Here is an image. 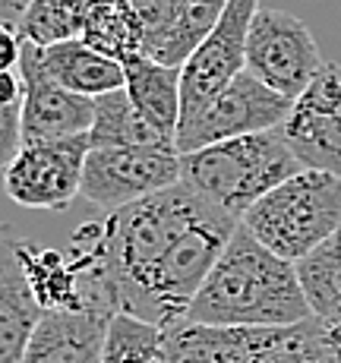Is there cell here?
I'll use <instances>...</instances> for the list:
<instances>
[{"mask_svg": "<svg viewBox=\"0 0 341 363\" xmlns=\"http://www.w3.org/2000/svg\"><path fill=\"white\" fill-rule=\"evenodd\" d=\"M240 225L288 262H301L341 228V177L301 167L250 206Z\"/></svg>", "mask_w": 341, "mask_h": 363, "instance_id": "277c9868", "label": "cell"}, {"mask_svg": "<svg viewBox=\"0 0 341 363\" xmlns=\"http://www.w3.org/2000/svg\"><path fill=\"white\" fill-rule=\"evenodd\" d=\"M323 64L319 45L303 19L288 10H256L247 35V73L288 101H297Z\"/></svg>", "mask_w": 341, "mask_h": 363, "instance_id": "8992f818", "label": "cell"}, {"mask_svg": "<svg viewBox=\"0 0 341 363\" xmlns=\"http://www.w3.org/2000/svg\"><path fill=\"white\" fill-rule=\"evenodd\" d=\"M38 60L41 69L57 86H64L67 92L86 95V99H101V95L123 89V82H127L123 64L92 51L82 38L54 41V45L45 48L38 45Z\"/></svg>", "mask_w": 341, "mask_h": 363, "instance_id": "9a60e30c", "label": "cell"}, {"mask_svg": "<svg viewBox=\"0 0 341 363\" xmlns=\"http://www.w3.org/2000/svg\"><path fill=\"white\" fill-rule=\"evenodd\" d=\"M23 269L32 284V294L41 310H86L82 300V278L73 256L57 250H45L35 240L23 237Z\"/></svg>", "mask_w": 341, "mask_h": 363, "instance_id": "e0dca14e", "label": "cell"}, {"mask_svg": "<svg viewBox=\"0 0 341 363\" xmlns=\"http://www.w3.org/2000/svg\"><path fill=\"white\" fill-rule=\"evenodd\" d=\"M284 332L180 319L164 329L162 363H262Z\"/></svg>", "mask_w": 341, "mask_h": 363, "instance_id": "7c38bea8", "label": "cell"}, {"mask_svg": "<svg viewBox=\"0 0 341 363\" xmlns=\"http://www.w3.org/2000/svg\"><path fill=\"white\" fill-rule=\"evenodd\" d=\"M123 89H127L130 101L145 121L158 133L177 143L180 130V79H184V67H164L158 60L139 57L123 64Z\"/></svg>", "mask_w": 341, "mask_h": 363, "instance_id": "2e32d148", "label": "cell"}, {"mask_svg": "<svg viewBox=\"0 0 341 363\" xmlns=\"http://www.w3.org/2000/svg\"><path fill=\"white\" fill-rule=\"evenodd\" d=\"M23 237L0 225V363H19L41 319V303L23 269Z\"/></svg>", "mask_w": 341, "mask_h": 363, "instance_id": "5bb4252c", "label": "cell"}, {"mask_svg": "<svg viewBox=\"0 0 341 363\" xmlns=\"http://www.w3.org/2000/svg\"><path fill=\"white\" fill-rule=\"evenodd\" d=\"M19 76H23V143L82 136L92 130L95 99L67 92L64 86H57L41 69L35 41L23 45Z\"/></svg>", "mask_w": 341, "mask_h": 363, "instance_id": "8fae6325", "label": "cell"}, {"mask_svg": "<svg viewBox=\"0 0 341 363\" xmlns=\"http://www.w3.org/2000/svg\"><path fill=\"white\" fill-rule=\"evenodd\" d=\"M184 4L186 0H130V6L139 16V26H142V54H149L168 35Z\"/></svg>", "mask_w": 341, "mask_h": 363, "instance_id": "d4e9b609", "label": "cell"}, {"mask_svg": "<svg viewBox=\"0 0 341 363\" xmlns=\"http://www.w3.org/2000/svg\"><path fill=\"white\" fill-rule=\"evenodd\" d=\"M23 32L13 29V26L0 23V69H19V60H23Z\"/></svg>", "mask_w": 341, "mask_h": 363, "instance_id": "4316f807", "label": "cell"}, {"mask_svg": "<svg viewBox=\"0 0 341 363\" xmlns=\"http://www.w3.org/2000/svg\"><path fill=\"white\" fill-rule=\"evenodd\" d=\"M225 10H228V0H186L168 35L145 57L158 60L164 67H184L193 57V51L212 35L218 19L225 16Z\"/></svg>", "mask_w": 341, "mask_h": 363, "instance_id": "44dd1931", "label": "cell"}, {"mask_svg": "<svg viewBox=\"0 0 341 363\" xmlns=\"http://www.w3.org/2000/svg\"><path fill=\"white\" fill-rule=\"evenodd\" d=\"M262 363H341V329L316 316L291 325Z\"/></svg>", "mask_w": 341, "mask_h": 363, "instance_id": "603a6c76", "label": "cell"}, {"mask_svg": "<svg viewBox=\"0 0 341 363\" xmlns=\"http://www.w3.org/2000/svg\"><path fill=\"white\" fill-rule=\"evenodd\" d=\"M291 104L294 101L272 92L266 82H259L253 73L243 69L237 79L228 82L193 121L180 123L174 145H177L180 155H186V152L206 149V145L225 143V139L278 130L288 117Z\"/></svg>", "mask_w": 341, "mask_h": 363, "instance_id": "ba28073f", "label": "cell"}, {"mask_svg": "<svg viewBox=\"0 0 341 363\" xmlns=\"http://www.w3.org/2000/svg\"><path fill=\"white\" fill-rule=\"evenodd\" d=\"M177 184V145H101L89 149L82 171V196L104 215Z\"/></svg>", "mask_w": 341, "mask_h": 363, "instance_id": "5b68a950", "label": "cell"}, {"mask_svg": "<svg viewBox=\"0 0 341 363\" xmlns=\"http://www.w3.org/2000/svg\"><path fill=\"white\" fill-rule=\"evenodd\" d=\"M237 225L180 180L82 225L73 247H82L101 269L117 313L168 329L186 319Z\"/></svg>", "mask_w": 341, "mask_h": 363, "instance_id": "6da1fadb", "label": "cell"}, {"mask_svg": "<svg viewBox=\"0 0 341 363\" xmlns=\"http://www.w3.org/2000/svg\"><path fill=\"white\" fill-rule=\"evenodd\" d=\"M114 316L101 306L45 310L19 363H101L104 335Z\"/></svg>", "mask_w": 341, "mask_h": 363, "instance_id": "4fadbf2b", "label": "cell"}, {"mask_svg": "<svg viewBox=\"0 0 341 363\" xmlns=\"http://www.w3.org/2000/svg\"><path fill=\"white\" fill-rule=\"evenodd\" d=\"M0 104H23V76H19V69H0Z\"/></svg>", "mask_w": 341, "mask_h": 363, "instance_id": "83f0119b", "label": "cell"}, {"mask_svg": "<svg viewBox=\"0 0 341 363\" xmlns=\"http://www.w3.org/2000/svg\"><path fill=\"white\" fill-rule=\"evenodd\" d=\"M89 133L45 143H23L4 167V190L16 206L38 212H64L82 196V171L89 158Z\"/></svg>", "mask_w": 341, "mask_h": 363, "instance_id": "52a82bcc", "label": "cell"}, {"mask_svg": "<svg viewBox=\"0 0 341 363\" xmlns=\"http://www.w3.org/2000/svg\"><path fill=\"white\" fill-rule=\"evenodd\" d=\"M259 0H228L225 16L184 64L180 79V123L193 121L221 89L247 69V35Z\"/></svg>", "mask_w": 341, "mask_h": 363, "instance_id": "9c48e42d", "label": "cell"}, {"mask_svg": "<svg viewBox=\"0 0 341 363\" xmlns=\"http://www.w3.org/2000/svg\"><path fill=\"white\" fill-rule=\"evenodd\" d=\"M278 130L303 167L341 177V64H323Z\"/></svg>", "mask_w": 341, "mask_h": 363, "instance_id": "30bf717a", "label": "cell"}, {"mask_svg": "<svg viewBox=\"0 0 341 363\" xmlns=\"http://www.w3.org/2000/svg\"><path fill=\"white\" fill-rule=\"evenodd\" d=\"M95 4L99 0H32L19 32L26 41H35L41 48L54 41L79 38Z\"/></svg>", "mask_w": 341, "mask_h": 363, "instance_id": "7402d4cb", "label": "cell"}, {"mask_svg": "<svg viewBox=\"0 0 341 363\" xmlns=\"http://www.w3.org/2000/svg\"><path fill=\"white\" fill-rule=\"evenodd\" d=\"M23 149V104H0V167Z\"/></svg>", "mask_w": 341, "mask_h": 363, "instance_id": "484cf974", "label": "cell"}, {"mask_svg": "<svg viewBox=\"0 0 341 363\" xmlns=\"http://www.w3.org/2000/svg\"><path fill=\"white\" fill-rule=\"evenodd\" d=\"M29 4L32 0H0V23L19 29V26H23L26 10H29Z\"/></svg>", "mask_w": 341, "mask_h": 363, "instance_id": "f1b7e54d", "label": "cell"}, {"mask_svg": "<svg viewBox=\"0 0 341 363\" xmlns=\"http://www.w3.org/2000/svg\"><path fill=\"white\" fill-rule=\"evenodd\" d=\"M186 319L212 325L291 329L313 319L297 265L259 243L243 225L215 259Z\"/></svg>", "mask_w": 341, "mask_h": 363, "instance_id": "7a4b0ae2", "label": "cell"}, {"mask_svg": "<svg viewBox=\"0 0 341 363\" xmlns=\"http://www.w3.org/2000/svg\"><path fill=\"white\" fill-rule=\"evenodd\" d=\"M162 341L164 329L130 313H117L104 335L101 363H162Z\"/></svg>", "mask_w": 341, "mask_h": 363, "instance_id": "cb8c5ba5", "label": "cell"}, {"mask_svg": "<svg viewBox=\"0 0 341 363\" xmlns=\"http://www.w3.org/2000/svg\"><path fill=\"white\" fill-rule=\"evenodd\" d=\"M294 265L313 316L341 329V228Z\"/></svg>", "mask_w": 341, "mask_h": 363, "instance_id": "d6986e66", "label": "cell"}, {"mask_svg": "<svg viewBox=\"0 0 341 363\" xmlns=\"http://www.w3.org/2000/svg\"><path fill=\"white\" fill-rule=\"evenodd\" d=\"M281 130L225 139L180 155V180L206 202L240 221L253 202L301 171Z\"/></svg>", "mask_w": 341, "mask_h": 363, "instance_id": "3957f363", "label": "cell"}, {"mask_svg": "<svg viewBox=\"0 0 341 363\" xmlns=\"http://www.w3.org/2000/svg\"><path fill=\"white\" fill-rule=\"evenodd\" d=\"M89 143L92 149H101V145H174V139L158 133L139 114L127 89H117V92L95 99V121L89 130Z\"/></svg>", "mask_w": 341, "mask_h": 363, "instance_id": "ffe728a7", "label": "cell"}, {"mask_svg": "<svg viewBox=\"0 0 341 363\" xmlns=\"http://www.w3.org/2000/svg\"><path fill=\"white\" fill-rule=\"evenodd\" d=\"M82 41L104 57L127 64L142 54V26L130 0H99L82 26Z\"/></svg>", "mask_w": 341, "mask_h": 363, "instance_id": "ac0fdd59", "label": "cell"}]
</instances>
